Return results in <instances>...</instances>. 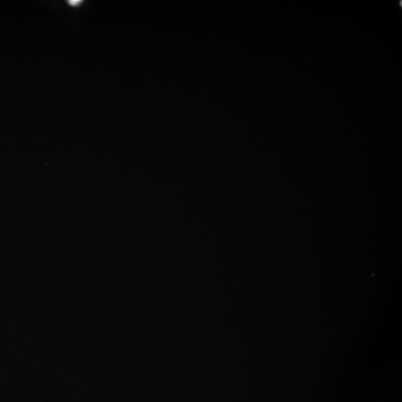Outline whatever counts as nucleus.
<instances>
[{
  "label": "nucleus",
  "instance_id": "f257e3e1",
  "mask_svg": "<svg viewBox=\"0 0 402 402\" xmlns=\"http://www.w3.org/2000/svg\"><path fill=\"white\" fill-rule=\"evenodd\" d=\"M81 1H69V4L72 5H77L78 4L80 3Z\"/></svg>",
  "mask_w": 402,
  "mask_h": 402
}]
</instances>
